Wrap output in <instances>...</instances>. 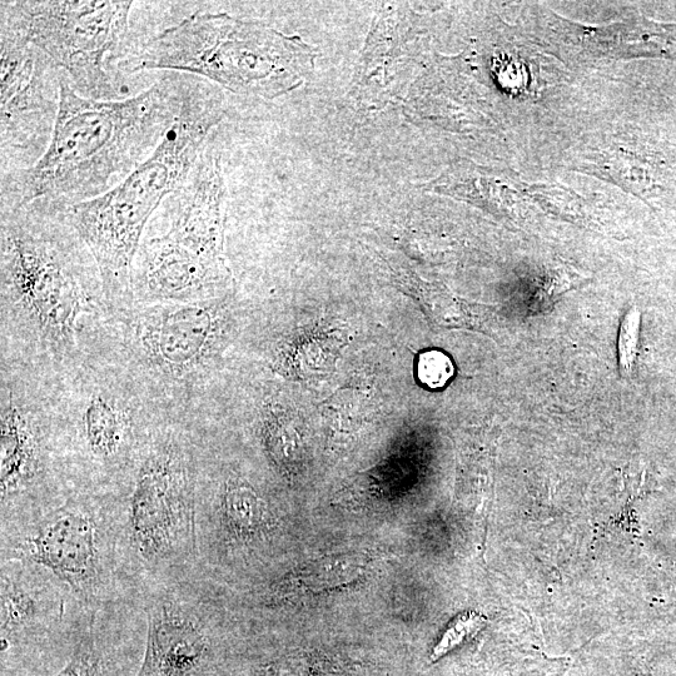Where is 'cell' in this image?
Returning a JSON list of instances; mask_svg holds the SVG:
<instances>
[{
	"label": "cell",
	"mask_w": 676,
	"mask_h": 676,
	"mask_svg": "<svg viewBox=\"0 0 676 676\" xmlns=\"http://www.w3.org/2000/svg\"><path fill=\"white\" fill-rule=\"evenodd\" d=\"M417 376L430 389H441L454 376V365L450 357L440 351L425 352L417 362Z\"/></svg>",
	"instance_id": "cell-19"
},
{
	"label": "cell",
	"mask_w": 676,
	"mask_h": 676,
	"mask_svg": "<svg viewBox=\"0 0 676 676\" xmlns=\"http://www.w3.org/2000/svg\"><path fill=\"white\" fill-rule=\"evenodd\" d=\"M262 436L277 469L286 476L296 475L305 460V446L291 416L285 411L268 409L263 415Z\"/></svg>",
	"instance_id": "cell-15"
},
{
	"label": "cell",
	"mask_w": 676,
	"mask_h": 676,
	"mask_svg": "<svg viewBox=\"0 0 676 676\" xmlns=\"http://www.w3.org/2000/svg\"><path fill=\"white\" fill-rule=\"evenodd\" d=\"M225 114L220 89L195 77L180 117L152 156L111 191L67 212L96 261L107 300L132 292L134 260L149 220L186 181Z\"/></svg>",
	"instance_id": "cell-2"
},
{
	"label": "cell",
	"mask_w": 676,
	"mask_h": 676,
	"mask_svg": "<svg viewBox=\"0 0 676 676\" xmlns=\"http://www.w3.org/2000/svg\"><path fill=\"white\" fill-rule=\"evenodd\" d=\"M118 554L129 590L142 593L197 574V480L175 440L143 455L126 501L113 506Z\"/></svg>",
	"instance_id": "cell-5"
},
{
	"label": "cell",
	"mask_w": 676,
	"mask_h": 676,
	"mask_svg": "<svg viewBox=\"0 0 676 676\" xmlns=\"http://www.w3.org/2000/svg\"><path fill=\"white\" fill-rule=\"evenodd\" d=\"M315 52L300 37L228 14L196 13L116 62L128 74L166 71L206 79L242 96L272 99L300 87Z\"/></svg>",
	"instance_id": "cell-3"
},
{
	"label": "cell",
	"mask_w": 676,
	"mask_h": 676,
	"mask_svg": "<svg viewBox=\"0 0 676 676\" xmlns=\"http://www.w3.org/2000/svg\"><path fill=\"white\" fill-rule=\"evenodd\" d=\"M138 317L143 355L164 374L182 376L196 371L215 345L218 320L208 301L159 303Z\"/></svg>",
	"instance_id": "cell-10"
},
{
	"label": "cell",
	"mask_w": 676,
	"mask_h": 676,
	"mask_svg": "<svg viewBox=\"0 0 676 676\" xmlns=\"http://www.w3.org/2000/svg\"><path fill=\"white\" fill-rule=\"evenodd\" d=\"M583 281L584 278L579 273L571 270L550 272L548 278L541 283L539 291L536 292L530 310L534 313L549 310L561 295L570 291L571 288L581 285Z\"/></svg>",
	"instance_id": "cell-17"
},
{
	"label": "cell",
	"mask_w": 676,
	"mask_h": 676,
	"mask_svg": "<svg viewBox=\"0 0 676 676\" xmlns=\"http://www.w3.org/2000/svg\"><path fill=\"white\" fill-rule=\"evenodd\" d=\"M133 2L17 0L0 3V24L41 49L82 97L119 101L128 91L108 67L123 56Z\"/></svg>",
	"instance_id": "cell-7"
},
{
	"label": "cell",
	"mask_w": 676,
	"mask_h": 676,
	"mask_svg": "<svg viewBox=\"0 0 676 676\" xmlns=\"http://www.w3.org/2000/svg\"><path fill=\"white\" fill-rule=\"evenodd\" d=\"M2 211V301L44 344L74 345L77 321L102 287L96 261L68 211L29 205ZM103 288V287H102Z\"/></svg>",
	"instance_id": "cell-4"
},
{
	"label": "cell",
	"mask_w": 676,
	"mask_h": 676,
	"mask_svg": "<svg viewBox=\"0 0 676 676\" xmlns=\"http://www.w3.org/2000/svg\"><path fill=\"white\" fill-rule=\"evenodd\" d=\"M375 558L367 553H346L312 561L282 576L271 585V603H287L306 595L347 588L366 578Z\"/></svg>",
	"instance_id": "cell-13"
},
{
	"label": "cell",
	"mask_w": 676,
	"mask_h": 676,
	"mask_svg": "<svg viewBox=\"0 0 676 676\" xmlns=\"http://www.w3.org/2000/svg\"><path fill=\"white\" fill-rule=\"evenodd\" d=\"M482 621L484 620H482L481 616L475 613L461 615L460 618L450 626V629L446 631L445 635L442 636L440 644L435 648L434 659L440 658L441 655L447 653V651L454 648L457 644H460L466 636L474 633L475 630L480 628Z\"/></svg>",
	"instance_id": "cell-20"
},
{
	"label": "cell",
	"mask_w": 676,
	"mask_h": 676,
	"mask_svg": "<svg viewBox=\"0 0 676 676\" xmlns=\"http://www.w3.org/2000/svg\"><path fill=\"white\" fill-rule=\"evenodd\" d=\"M193 79L166 72L137 96L94 101L78 94L62 74L61 106L47 152L32 168L2 175L0 210L41 205L69 211L111 191L162 143Z\"/></svg>",
	"instance_id": "cell-1"
},
{
	"label": "cell",
	"mask_w": 676,
	"mask_h": 676,
	"mask_svg": "<svg viewBox=\"0 0 676 676\" xmlns=\"http://www.w3.org/2000/svg\"><path fill=\"white\" fill-rule=\"evenodd\" d=\"M223 543L251 546L267 540L277 528V519L266 497L242 477L232 476L222 486L211 518L197 519L210 523Z\"/></svg>",
	"instance_id": "cell-12"
},
{
	"label": "cell",
	"mask_w": 676,
	"mask_h": 676,
	"mask_svg": "<svg viewBox=\"0 0 676 676\" xmlns=\"http://www.w3.org/2000/svg\"><path fill=\"white\" fill-rule=\"evenodd\" d=\"M62 71L41 49L0 24L2 175L32 168L52 141Z\"/></svg>",
	"instance_id": "cell-8"
},
{
	"label": "cell",
	"mask_w": 676,
	"mask_h": 676,
	"mask_svg": "<svg viewBox=\"0 0 676 676\" xmlns=\"http://www.w3.org/2000/svg\"><path fill=\"white\" fill-rule=\"evenodd\" d=\"M0 430V497L6 529L33 518L32 495L43 480L46 457L36 427L12 397H3Z\"/></svg>",
	"instance_id": "cell-11"
},
{
	"label": "cell",
	"mask_w": 676,
	"mask_h": 676,
	"mask_svg": "<svg viewBox=\"0 0 676 676\" xmlns=\"http://www.w3.org/2000/svg\"><path fill=\"white\" fill-rule=\"evenodd\" d=\"M97 615L94 616L87 633H84L71 663L57 676H104L101 659L96 653L94 644V625Z\"/></svg>",
	"instance_id": "cell-18"
},
{
	"label": "cell",
	"mask_w": 676,
	"mask_h": 676,
	"mask_svg": "<svg viewBox=\"0 0 676 676\" xmlns=\"http://www.w3.org/2000/svg\"><path fill=\"white\" fill-rule=\"evenodd\" d=\"M142 594L147 600V644L138 676H197L211 651L197 576Z\"/></svg>",
	"instance_id": "cell-9"
},
{
	"label": "cell",
	"mask_w": 676,
	"mask_h": 676,
	"mask_svg": "<svg viewBox=\"0 0 676 676\" xmlns=\"http://www.w3.org/2000/svg\"><path fill=\"white\" fill-rule=\"evenodd\" d=\"M2 530V561L48 571L93 613L128 590L112 505L67 500L26 523Z\"/></svg>",
	"instance_id": "cell-6"
},
{
	"label": "cell",
	"mask_w": 676,
	"mask_h": 676,
	"mask_svg": "<svg viewBox=\"0 0 676 676\" xmlns=\"http://www.w3.org/2000/svg\"><path fill=\"white\" fill-rule=\"evenodd\" d=\"M84 437L94 459L116 462L126 454L128 445L126 417L113 402L102 396L94 397L84 414Z\"/></svg>",
	"instance_id": "cell-14"
},
{
	"label": "cell",
	"mask_w": 676,
	"mask_h": 676,
	"mask_svg": "<svg viewBox=\"0 0 676 676\" xmlns=\"http://www.w3.org/2000/svg\"><path fill=\"white\" fill-rule=\"evenodd\" d=\"M641 312L638 306H631L624 313L618 335V364L620 375L631 379L639 355Z\"/></svg>",
	"instance_id": "cell-16"
}]
</instances>
